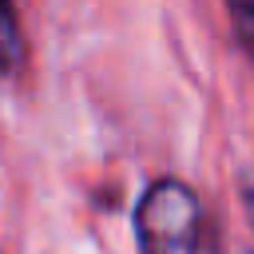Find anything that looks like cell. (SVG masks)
Instances as JSON below:
<instances>
[{
  "label": "cell",
  "mask_w": 254,
  "mask_h": 254,
  "mask_svg": "<svg viewBox=\"0 0 254 254\" xmlns=\"http://www.w3.org/2000/svg\"><path fill=\"white\" fill-rule=\"evenodd\" d=\"M24 60V36L12 0H0V71H12Z\"/></svg>",
  "instance_id": "7a4b0ae2"
},
{
  "label": "cell",
  "mask_w": 254,
  "mask_h": 254,
  "mask_svg": "<svg viewBox=\"0 0 254 254\" xmlns=\"http://www.w3.org/2000/svg\"><path fill=\"white\" fill-rule=\"evenodd\" d=\"M226 8H230V20H234L238 36H242L246 48L254 52V0H226Z\"/></svg>",
  "instance_id": "3957f363"
},
{
  "label": "cell",
  "mask_w": 254,
  "mask_h": 254,
  "mask_svg": "<svg viewBox=\"0 0 254 254\" xmlns=\"http://www.w3.org/2000/svg\"><path fill=\"white\" fill-rule=\"evenodd\" d=\"M135 234L143 254H206L198 194L179 179L151 183L135 210Z\"/></svg>",
  "instance_id": "6da1fadb"
}]
</instances>
